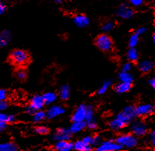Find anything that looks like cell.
<instances>
[{"mask_svg": "<svg viewBox=\"0 0 155 151\" xmlns=\"http://www.w3.org/2000/svg\"><path fill=\"white\" fill-rule=\"evenodd\" d=\"M148 83H149V84L150 86H152V88H155V79L154 78V77H152V78L150 79L149 81H148Z\"/></svg>", "mask_w": 155, "mask_h": 151, "instance_id": "46", "label": "cell"}, {"mask_svg": "<svg viewBox=\"0 0 155 151\" xmlns=\"http://www.w3.org/2000/svg\"><path fill=\"white\" fill-rule=\"evenodd\" d=\"M139 43V36L136 34H134L131 36L129 40V47H136V45Z\"/></svg>", "mask_w": 155, "mask_h": 151, "instance_id": "30", "label": "cell"}, {"mask_svg": "<svg viewBox=\"0 0 155 151\" xmlns=\"http://www.w3.org/2000/svg\"><path fill=\"white\" fill-rule=\"evenodd\" d=\"M96 46L103 52H109L113 47V40L110 36L101 34L97 36L94 40Z\"/></svg>", "mask_w": 155, "mask_h": 151, "instance_id": "2", "label": "cell"}, {"mask_svg": "<svg viewBox=\"0 0 155 151\" xmlns=\"http://www.w3.org/2000/svg\"><path fill=\"white\" fill-rule=\"evenodd\" d=\"M101 142V138L98 136L96 135L94 137H92V146H97Z\"/></svg>", "mask_w": 155, "mask_h": 151, "instance_id": "36", "label": "cell"}, {"mask_svg": "<svg viewBox=\"0 0 155 151\" xmlns=\"http://www.w3.org/2000/svg\"><path fill=\"white\" fill-rule=\"evenodd\" d=\"M130 2L134 6H139L143 4V0H130Z\"/></svg>", "mask_w": 155, "mask_h": 151, "instance_id": "39", "label": "cell"}, {"mask_svg": "<svg viewBox=\"0 0 155 151\" xmlns=\"http://www.w3.org/2000/svg\"><path fill=\"white\" fill-rule=\"evenodd\" d=\"M54 149L58 151H71L74 149V143L69 140L58 141L54 145Z\"/></svg>", "mask_w": 155, "mask_h": 151, "instance_id": "13", "label": "cell"}, {"mask_svg": "<svg viewBox=\"0 0 155 151\" xmlns=\"http://www.w3.org/2000/svg\"><path fill=\"white\" fill-rule=\"evenodd\" d=\"M152 40H153V43H155V34H153V36H152Z\"/></svg>", "mask_w": 155, "mask_h": 151, "instance_id": "48", "label": "cell"}, {"mask_svg": "<svg viewBox=\"0 0 155 151\" xmlns=\"http://www.w3.org/2000/svg\"><path fill=\"white\" fill-rule=\"evenodd\" d=\"M114 27H115V24H114V22L112 21H109L108 20V21L105 22L104 23L102 24L101 29L104 32H108V31H110L111 30H113Z\"/></svg>", "mask_w": 155, "mask_h": 151, "instance_id": "31", "label": "cell"}, {"mask_svg": "<svg viewBox=\"0 0 155 151\" xmlns=\"http://www.w3.org/2000/svg\"><path fill=\"white\" fill-rule=\"evenodd\" d=\"M7 92L4 89H0V100H6L7 98Z\"/></svg>", "mask_w": 155, "mask_h": 151, "instance_id": "37", "label": "cell"}, {"mask_svg": "<svg viewBox=\"0 0 155 151\" xmlns=\"http://www.w3.org/2000/svg\"><path fill=\"white\" fill-rule=\"evenodd\" d=\"M11 38V34L10 31L4 30L0 32V47L6 46L10 42Z\"/></svg>", "mask_w": 155, "mask_h": 151, "instance_id": "17", "label": "cell"}, {"mask_svg": "<svg viewBox=\"0 0 155 151\" xmlns=\"http://www.w3.org/2000/svg\"><path fill=\"white\" fill-rule=\"evenodd\" d=\"M86 127L85 121H74L69 128L71 134H76L85 129Z\"/></svg>", "mask_w": 155, "mask_h": 151, "instance_id": "16", "label": "cell"}, {"mask_svg": "<svg viewBox=\"0 0 155 151\" xmlns=\"http://www.w3.org/2000/svg\"><path fill=\"white\" fill-rule=\"evenodd\" d=\"M87 105L80 104L75 110L74 113L71 116V120L74 121H85L86 118Z\"/></svg>", "mask_w": 155, "mask_h": 151, "instance_id": "9", "label": "cell"}, {"mask_svg": "<svg viewBox=\"0 0 155 151\" xmlns=\"http://www.w3.org/2000/svg\"><path fill=\"white\" fill-rule=\"evenodd\" d=\"M136 116V107L134 106H127L117 114V118L122 120L126 125L131 123Z\"/></svg>", "mask_w": 155, "mask_h": 151, "instance_id": "4", "label": "cell"}, {"mask_svg": "<svg viewBox=\"0 0 155 151\" xmlns=\"http://www.w3.org/2000/svg\"><path fill=\"white\" fill-rule=\"evenodd\" d=\"M11 62L17 66H24L28 64L30 56L28 52L23 50H14L9 56Z\"/></svg>", "mask_w": 155, "mask_h": 151, "instance_id": "1", "label": "cell"}, {"mask_svg": "<svg viewBox=\"0 0 155 151\" xmlns=\"http://www.w3.org/2000/svg\"><path fill=\"white\" fill-rule=\"evenodd\" d=\"M0 2H1V0H0Z\"/></svg>", "mask_w": 155, "mask_h": 151, "instance_id": "49", "label": "cell"}, {"mask_svg": "<svg viewBox=\"0 0 155 151\" xmlns=\"http://www.w3.org/2000/svg\"><path fill=\"white\" fill-rule=\"evenodd\" d=\"M6 6L4 4L0 2V15L3 14V13L6 11Z\"/></svg>", "mask_w": 155, "mask_h": 151, "instance_id": "43", "label": "cell"}, {"mask_svg": "<svg viewBox=\"0 0 155 151\" xmlns=\"http://www.w3.org/2000/svg\"><path fill=\"white\" fill-rule=\"evenodd\" d=\"M71 132H70L69 129L67 128H60L57 130L52 135V139L54 141H64L69 140L71 137Z\"/></svg>", "mask_w": 155, "mask_h": 151, "instance_id": "10", "label": "cell"}, {"mask_svg": "<svg viewBox=\"0 0 155 151\" xmlns=\"http://www.w3.org/2000/svg\"><path fill=\"white\" fill-rule=\"evenodd\" d=\"M154 68V63L150 60L140 61L138 64V69L143 73H147L151 71Z\"/></svg>", "mask_w": 155, "mask_h": 151, "instance_id": "15", "label": "cell"}, {"mask_svg": "<svg viewBox=\"0 0 155 151\" xmlns=\"http://www.w3.org/2000/svg\"><path fill=\"white\" fill-rule=\"evenodd\" d=\"M126 124L123 122L122 120H120V118H116L115 119H113L109 122V127H110L111 130H115V131H117L122 128H124L126 126Z\"/></svg>", "mask_w": 155, "mask_h": 151, "instance_id": "19", "label": "cell"}, {"mask_svg": "<svg viewBox=\"0 0 155 151\" xmlns=\"http://www.w3.org/2000/svg\"><path fill=\"white\" fill-rule=\"evenodd\" d=\"M122 146L117 142H113V141H101L99 146L97 148L98 151H116L122 149Z\"/></svg>", "mask_w": 155, "mask_h": 151, "instance_id": "6", "label": "cell"}, {"mask_svg": "<svg viewBox=\"0 0 155 151\" xmlns=\"http://www.w3.org/2000/svg\"><path fill=\"white\" fill-rule=\"evenodd\" d=\"M83 141L85 143L89 144V145L92 146V137L87 136L85 137H84V138L83 139Z\"/></svg>", "mask_w": 155, "mask_h": 151, "instance_id": "41", "label": "cell"}, {"mask_svg": "<svg viewBox=\"0 0 155 151\" xmlns=\"http://www.w3.org/2000/svg\"><path fill=\"white\" fill-rule=\"evenodd\" d=\"M8 104L6 100H0V111H3L8 108Z\"/></svg>", "mask_w": 155, "mask_h": 151, "instance_id": "35", "label": "cell"}, {"mask_svg": "<svg viewBox=\"0 0 155 151\" xmlns=\"http://www.w3.org/2000/svg\"><path fill=\"white\" fill-rule=\"evenodd\" d=\"M25 111L27 114H29V115H32L34 113H35L36 112L30 106H29V105L25 109Z\"/></svg>", "mask_w": 155, "mask_h": 151, "instance_id": "44", "label": "cell"}, {"mask_svg": "<svg viewBox=\"0 0 155 151\" xmlns=\"http://www.w3.org/2000/svg\"><path fill=\"white\" fill-rule=\"evenodd\" d=\"M45 104H51L56 101L58 95L54 92H47L42 95Z\"/></svg>", "mask_w": 155, "mask_h": 151, "instance_id": "21", "label": "cell"}, {"mask_svg": "<svg viewBox=\"0 0 155 151\" xmlns=\"http://www.w3.org/2000/svg\"><path fill=\"white\" fill-rule=\"evenodd\" d=\"M74 149L78 151H90L92 150V147L83 140H79L74 143Z\"/></svg>", "mask_w": 155, "mask_h": 151, "instance_id": "18", "label": "cell"}, {"mask_svg": "<svg viewBox=\"0 0 155 151\" xmlns=\"http://www.w3.org/2000/svg\"><path fill=\"white\" fill-rule=\"evenodd\" d=\"M35 132L38 134L44 135V134L48 133L49 129L47 127L43 126V125H40V126H37L35 128Z\"/></svg>", "mask_w": 155, "mask_h": 151, "instance_id": "32", "label": "cell"}, {"mask_svg": "<svg viewBox=\"0 0 155 151\" xmlns=\"http://www.w3.org/2000/svg\"><path fill=\"white\" fill-rule=\"evenodd\" d=\"M120 82H126V83H132L134 81V76L131 73L129 72H123L121 71L118 75Z\"/></svg>", "mask_w": 155, "mask_h": 151, "instance_id": "23", "label": "cell"}, {"mask_svg": "<svg viewBox=\"0 0 155 151\" xmlns=\"http://www.w3.org/2000/svg\"><path fill=\"white\" fill-rule=\"evenodd\" d=\"M127 59L131 63L136 62L139 58V54L136 47H131L127 52Z\"/></svg>", "mask_w": 155, "mask_h": 151, "instance_id": "24", "label": "cell"}, {"mask_svg": "<svg viewBox=\"0 0 155 151\" xmlns=\"http://www.w3.org/2000/svg\"><path fill=\"white\" fill-rule=\"evenodd\" d=\"M15 118L13 115H8V114H6L4 113H2L0 111V122H4V123H12L15 120Z\"/></svg>", "mask_w": 155, "mask_h": 151, "instance_id": "29", "label": "cell"}, {"mask_svg": "<svg viewBox=\"0 0 155 151\" xmlns=\"http://www.w3.org/2000/svg\"><path fill=\"white\" fill-rule=\"evenodd\" d=\"M85 123H90V122H96V118L94 117V110L92 106L87 105V111L86 118H85Z\"/></svg>", "mask_w": 155, "mask_h": 151, "instance_id": "26", "label": "cell"}, {"mask_svg": "<svg viewBox=\"0 0 155 151\" xmlns=\"http://www.w3.org/2000/svg\"><path fill=\"white\" fill-rule=\"evenodd\" d=\"M32 115L33 121L35 123L41 122V121L43 120L45 118V112L41 110L36 111L35 113H34L32 114Z\"/></svg>", "mask_w": 155, "mask_h": 151, "instance_id": "28", "label": "cell"}, {"mask_svg": "<svg viewBox=\"0 0 155 151\" xmlns=\"http://www.w3.org/2000/svg\"><path fill=\"white\" fill-rule=\"evenodd\" d=\"M115 14L117 16L122 18V19H129L131 18L134 14V11L131 7L127 5L126 4H123L120 5L118 8L116 10Z\"/></svg>", "mask_w": 155, "mask_h": 151, "instance_id": "7", "label": "cell"}, {"mask_svg": "<svg viewBox=\"0 0 155 151\" xmlns=\"http://www.w3.org/2000/svg\"><path fill=\"white\" fill-rule=\"evenodd\" d=\"M44 105L45 103L44 101H43L42 95H35V96H33L31 100L30 104H29V106L35 111L41 110Z\"/></svg>", "mask_w": 155, "mask_h": 151, "instance_id": "12", "label": "cell"}, {"mask_svg": "<svg viewBox=\"0 0 155 151\" xmlns=\"http://www.w3.org/2000/svg\"><path fill=\"white\" fill-rule=\"evenodd\" d=\"M149 141L152 146H155V132L152 131L150 132L149 136Z\"/></svg>", "mask_w": 155, "mask_h": 151, "instance_id": "38", "label": "cell"}, {"mask_svg": "<svg viewBox=\"0 0 155 151\" xmlns=\"http://www.w3.org/2000/svg\"><path fill=\"white\" fill-rule=\"evenodd\" d=\"M132 133L137 137H143L147 134V127L144 122L140 120H135L131 126Z\"/></svg>", "mask_w": 155, "mask_h": 151, "instance_id": "5", "label": "cell"}, {"mask_svg": "<svg viewBox=\"0 0 155 151\" xmlns=\"http://www.w3.org/2000/svg\"><path fill=\"white\" fill-rule=\"evenodd\" d=\"M147 29L145 28V27H141V28H139L137 31H136V34H137L138 36H140V35H142L145 33V31H146Z\"/></svg>", "mask_w": 155, "mask_h": 151, "instance_id": "42", "label": "cell"}, {"mask_svg": "<svg viewBox=\"0 0 155 151\" xmlns=\"http://www.w3.org/2000/svg\"><path fill=\"white\" fill-rule=\"evenodd\" d=\"M154 111V107L153 104L147 103L138 105L136 107V116H145L151 114Z\"/></svg>", "mask_w": 155, "mask_h": 151, "instance_id": "11", "label": "cell"}, {"mask_svg": "<svg viewBox=\"0 0 155 151\" xmlns=\"http://www.w3.org/2000/svg\"><path fill=\"white\" fill-rule=\"evenodd\" d=\"M6 127H7V123L0 122V132H3L4 130H5Z\"/></svg>", "mask_w": 155, "mask_h": 151, "instance_id": "45", "label": "cell"}, {"mask_svg": "<svg viewBox=\"0 0 155 151\" xmlns=\"http://www.w3.org/2000/svg\"><path fill=\"white\" fill-rule=\"evenodd\" d=\"M18 146L11 142H6L0 143V151H16Z\"/></svg>", "mask_w": 155, "mask_h": 151, "instance_id": "25", "label": "cell"}, {"mask_svg": "<svg viewBox=\"0 0 155 151\" xmlns=\"http://www.w3.org/2000/svg\"><path fill=\"white\" fill-rule=\"evenodd\" d=\"M74 22L78 27H81V28L86 27L90 24V20H89L87 16L83 14H80L75 16Z\"/></svg>", "mask_w": 155, "mask_h": 151, "instance_id": "14", "label": "cell"}, {"mask_svg": "<svg viewBox=\"0 0 155 151\" xmlns=\"http://www.w3.org/2000/svg\"><path fill=\"white\" fill-rule=\"evenodd\" d=\"M16 76L20 80H24L26 79L27 77V72L23 69H20L18 70L16 72Z\"/></svg>", "mask_w": 155, "mask_h": 151, "instance_id": "33", "label": "cell"}, {"mask_svg": "<svg viewBox=\"0 0 155 151\" xmlns=\"http://www.w3.org/2000/svg\"><path fill=\"white\" fill-rule=\"evenodd\" d=\"M133 68V64L131 62L125 63L122 67V71L123 72H130Z\"/></svg>", "mask_w": 155, "mask_h": 151, "instance_id": "34", "label": "cell"}, {"mask_svg": "<svg viewBox=\"0 0 155 151\" xmlns=\"http://www.w3.org/2000/svg\"><path fill=\"white\" fill-rule=\"evenodd\" d=\"M112 84H113L112 79H107L106 81H104L103 84H102L101 87H100L99 90H98V93H99V95L104 94V93L108 91V89L109 88V87H110Z\"/></svg>", "mask_w": 155, "mask_h": 151, "instance_id": "27", "label": "cell"}, {"mask_svg": "<svg viewBox=\"0 0 155 151\" xmlns=\"http://www.w3.org/2000/svg\"><path fill=\"white\" fill-rule=\"evenodd\" d=\"M71 94V90L69 85L64 84L61 86L59 92V96L62 100H67L69 98Z\"/></svg>", "mask_w": 155, "mask_h": 151, "instance_id": "22", "label": "cell"}, {"mask_svg": "<svg viewBox=\"0 0 155 151\" xmlns=\"http://www.w3.org/2000/svg\"><path fill=\"white\" fill-rule=\"evenodd\" d=\"M115 142L122 146V148H133L138 145V139L134 134H126L120 135L116 139Z\"/></svg>", "mask_w": 155, "mask_h": 151, "instance_id": "3", "label": "cell"}, {"mask_svg": "<svg viewBox=\"0 0 155 151\" xmlns=\"http://www.w3.org/2000/svg\"><path fill=\"white\" fill-rule=\"evenodd\" d=\"M65 109L60 105H52L45 112V118L48 119H54L65 113Z\"/></svg>", "mask_w": 155, "mask_h": 151, "instance_id": "8", "label": "cell"}, {"mask_svg": "<svg viewBox=\"0 0 155 151\" xmlns=\"http://www.w3.org/2000/svg\"><path fill=\"white\" fill-rule=\"evenodd\" d=\"M132 83H126V82H120L117 84L115 87V90L118 93H124L131 90Z\"/></svg>", "mask_w": 155, "mask_h": 151, "instance_id": "20", "label": "cell"}, {"mask_svg": "<svg viewBox=\"0 0 155 151\" xmlns=\"http://www.w3.org/2000/svg\"><path fill=\"white\" fill-rule=\"evenodd\" d=\"M53 1L57 4H61V0H53Z\"/></svg>", "mask_w": 155, "mask_h": 151, "instance_id": "47", "label": "cell"}, {"mask_svg": "<svg viewBox=\"0 0 155 151\" xmlns=\"http://www.w3.org/2000/svg\"><path fill=\"white\" fill-rule=\"evenodd\" d=\"M86 127H87L90 130H94L97 128V123H96V122H90V123H86Z\"/></svg>", "mask_w": 155, "mask_h": 151, "instance_id": "40", "label": "cell"}]
</instances>
